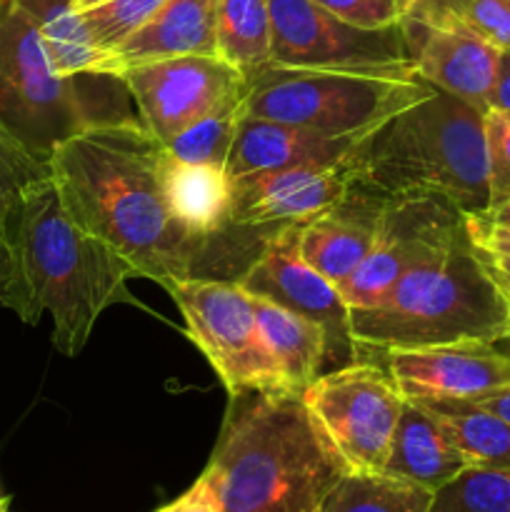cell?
<instances>
[{"label": "cell", "mask_w": 510, "mask_h": 512, "mask_svg": "<svg viewBox=\"0 0 510 512\" xmlns=\"http://www.w3.org/2000/svg\"><path fill=\"white\" fill-rule=\"evenodd\" d=\"M488 215L490 220H495V223H500V225H508L510 228V200L508 203H503V205H498V208H493V210H488Z\"/></svg>", "instance_id": "ab89813d"}, {"label": "cell", "mask_w": 510, "mask_h": 512, "mask_svg": "<svg viewBox=\"0 0 510 512\" xmlns=\"http://www.w3.org/2000/svg\"><path fill=\"white\" fill-rule=\"evenodd\" d=\"M315 3L323 5L345 23L380 30L400 25L410 0H315Z\"/></svg>", "instance_id": "d6a6232c"}, {"label": "cell", "mask_w": 510, "mask_h": 512, "mask_svg": "<svg viewBox=\"0 0 510 512\" xmlns=\"http://www.w3.org/2000/svg\"><path fill=\"white\" fill-rule=\"evenodd\" d=\"M13 258L8 305L25 325L53 318V345L75 358L110 305L135 298L133 265L98 235L80 228L65 210L53 180L23 198L3 225Z\"/></svg>", "instance_id": "7a4b0ae2"}, {"label": "cell", "mask_w": 510, "mask_h": 512, "mask_svg": "<svg viewBox=\"0 0 510 512\" xmlns=\"http://www.w3.org/2000/svg\"><path fill=\"white\" fill-rule=\"evenodd\" d=\"M243 98L245 90L243 93L230 95L228 100H223L213 110H208L203 118L190 123L183 133H178L173 140L163 143L168 155H173L180 163L218 165V168H225L230 148H233L240 115H243Z\"/></svg>", "instance_id": "4316f807"}, {"label": "cell", "mask_w": 510, "mask_h": 512, "mask_svg": "<svg viewBox=\"0 0 510 512\" xmlns=\"http://www.w3.org/2000/svg\"><path fill=\"white\" fill-rule=\"evenodd\" d=\"M355 138H330L300 125L280 123V120L240 115L230 148L225 173L230 178L263 170L295 168V165H338L348 158Z\"/></svg>", "instance_id": "ac0fdd59"}, {"label": "cell", "mask_w": 510, "mask_h": 512, "mask_svg": "<svg viewBox=\"0 0 510 512\" xmlns=\"http://www.w3.org/2000/svg\"><path fill=\"white\" fill-rule=\"evenodd\" d=\"M433 410L460 453L475 468L510 475V423L470 400H418Z\"/></svg>", "instance_id": "cb8c5ba5"}, {"label": "cell", "mask_w": 510, "mask_h": 512, "mask_svg": "<svg viewBox=\"0 0 510 512\" xmlns=\"http://www.w3.org/2000/svg\"><path fill=\"white\" fill-rule=\"evenodd\" d=\"M270 0H215L218 55L245 78L270 63Z\"/></svg>", "instance_id": "d4e9b609"}, {"label": "cell", "mask_w": 510, "mask_h": 512, "mask_svg": "<svg viewBox=\"0 0 510 512\" xmlns=\"http://www.w3.org/2000/svg\"><path fill=\"white\" fill-rule=\"evenodd\" d=\"M118 80L108 73L60 75L18 0H0V120L35 158L48 163L60 143L90 125L138 118L128 110L130 93L98 95Z\"/></svg>", "instance_id": "8992f818"}, {"label": "cell", "mask_w": 510, "mask_h": 512, "mask_svg": "<svg viewBox=\"0 0 510 512\" xmlns=\"http://www.w3.org/2000/svg\"><path fill=\"white\" fill-rule=\"evenodd\" d=\"M163 188L170 213L200 240L218 245L233 225V178L218 165L180 163L165 150Z\"/></svg>", "instance_id": "44dd1931"}, {"label": "cell", "mask_w": 510, "mask_h": 512, "mask_svg": "<svg viewBox=\"0 0 510 512\" xmlns=\"http://www.w3.org/2000/svg\"><path fill=\"white\" fill-rule=\"evenodd\" d=\"M465 468H470V463L445 433L433 410L418 400L405 398L383 473L435 493Z\"/></svg>", "instance_id": "ffe728a7"}, {"label": "cell", "mask_w": 510, "mask_h": 512, "mask_svg": "<svg viewBox=\"0 0 510 512\" xmlns=\"http://www.w3.org/2000/svg\"><path fill=\"white\" fill-rule=\"evenodd\" d=\"M255 315L265 345L278 365L290 393H300L325 373L328 365V338L318 323L295 310L283 308L268 298L253 295Z\"/></svg>", "instance_id": "7402d4cb"}, {"label": "cell", "mask_w": 510, "mask_h": 512, "mask_svg": "<svg viewBox=\"0 0 510 512\" xmlns=\"http://www.w3.org/2000/svg\"><path fill=\"white\" fill-rule=\"evenodd\" d=\"M400 30L410 65L420 78L438 90L490 110L503 50L458 20L418 8L405 10Z\"/></svg>", "instance_id": "5bb4252c"}, {"label": "cell", "mask_w": 510, "mask_h": 512, "mask_svg": "<svg viewBox=\"0 0 510 512\" xmlns=\"http://www.w3.org/2000/svg\"><path fill=\"white\" fill-rule=\"evenodd\" d=\"M178 55H218L215 0H165L143 28L105 55L98 73L118 75L133 65Z\"/></svg>", "instance_id": "d6986e66"}, {"label": "cell", "mask_w": 510, "mask_h": 512, "mask_svg": "<svg viewBox=\"0 0 510 512\" xmlns=\"http://www.w3.org/2000/svg\"><path fill=\"white\" fill-rule=\"evenodd\" d=\"M463 218L453 203L438 195L388 198L368 258L340 285L350 310L383 303L413 265L463 233Z\"/></svg>", "instance_id": "8fae6325"}, {"label": "cell", "mask_w": 510, "mask_h": 512, "mask_svg": "<svg viewBox=\"0 0 510 512\" xmlns=\"http://www.w3.org/2000/svg\"><path fill=\"white\" fill-rule=\"evenodd\" d=\"M203 470L220 512H323L350 473L303 395H240Z\"/></svg>", "instance_id": "3957f363"}, {"label": "cell", "mask_w": 510, "mask_h": 512, "mask_svg": "<svg viewBox=\"0 0 510 512\" xmlns=\"http://www.w3.org/2000/svg\"><path fill=\"white\" fill-rule=\"evenodd\" d=\"M165 0H105L80 10L90 38L105 55L123 45L138 28H143Z\"/></svg>", "instance_id": "4dcf8cb0"}, {"label": "cell", "mask_w": 510, "mask_h": 512, "mask_svg": "<svg viewBox=\"0 0 510 512\" xmlns=\"http://www.w3.org/2000/svg\"><path fill=\"white\" fill-rule=\"evenodd\" d=\"M190 343L208 358L230 398L288 390L265 345L253 293L240 280L188 278L170 285Z\"/></svg>", "instance_id": "ba28073f"}, {"label": "cell", "mask_w": 510, "mask_h": 512, "mask_svg": "<svg viewBox=\"0 0 510 512\" xmlns=\"http://www.w3.org/2000/svg\"><path fill=\"white\" fill-rule=\"evenodd\" d=\"M490 110L510 113V50H503V53H500L498 78H495L493 95H490Z\"/></svg>", "instance_id": "d590c367"}, {"label": "cell", "mask_w": 510, "mask_h": 512, "mask_svg": "<svg viewBox=\"0 0 510 512\" xmlns=\"http://www.w3.org/2000/svg\"><path fill=\"white\" fill-rule=\"evenodd\" d=\"M380 363L410 400H470L510 385V355L493 343L388 350Z\"/></svg>", "instance_id": "9a60e30c"}, {"label": "cell", "mask_w": 510, "mask_h": 512, "mask_svg": "<svg viewBox=\"0 0 510 512\" xmlns=\"http://www.w3.org/2000/svg\"><path fill=\"white\" fill-rule=\"evenodd\" d=\"M418 73H353L265 65L248 78L243 113L355 138L430 93Z\"/></svg>", "instance_id": "52a82bcc"}, {"label": "cell", "mask_w": 510, "mask_h": 512, "mask_svg": "<svg viewBox=\"0 0 510 512\" xmlns=\"http://www.w3.org/2000/svg\"><path fill=\"white\" fill-rule=\"evenodd\" d=\"M163 163L165 145L135 118L80 130L53 150L48 168L70 218L113 245L138 278L168 290L203 278L215 243L195 238L170 213Z\"/></svg>", "instance_id": "6da1fadb"}, {"label": "cell", "mask_w": 510, "mask_h": 512, "mask_svg": "<svg viewBox=\"0 0 510 512\" xmlns=\"http://www.w3.org/2000/svg\"><path fill=\"white\" fill-rule=\"evenodd\" d=\"M5 508H8V498H5V495H0V512H5Z\"/></svg>", "instance_id": "b9f144b4"}, {"label": "cell", "mask_w": 510, "mask_h": 512, "mask_svg": "<svg viewBox=\"0 0 510 512\" xmlns=\"http://www.w3.org/2000/svg\"><path fill=\"white\" fill-rule=\"evenodd\" d=\"M465 233H468L473 248L483 255L488 263L510 270V228L490 220L488 215H465Z\"/></svg>", "instance_id": "836d02e7"}, {"label": "cell", "mask_w": 510, "mask_h": 512, "mask_svg": "<svg viewBox=\"0 0 510 512\" xmlns=\"http://www.w3.org/2000/svg\"><path fill=\"white\" fill-rule=\"evenodd\" d=\"M505 115H508V118H510V113H505Z\"/></svg>", "instance_id": "7bdbcfd3"}, {"label": "cell", "mask_w": 510, "mask_h": 512, "mask_svg": "<svg viewBox=\"0 0 510 512\" xmlns=\"http://www.w3.org/2000/svg\"><path fill=\"white\" fill-rule=\"evenodd\" d=\"M38 28L50 63L65 78L98 73L105 53L90 38L83 13L73 0H18Z\"/></svg>", "instance_id": "603a6c76"}, {"label": "cell", "mask_w": 510, "mask_h": 512, "mask_svg": "<svg viewBox=\"0 0 510 512\" xmlns=\"http://www.w3.org/2000/svg\"><path fill=\"white\" fill-rule=\"evenodd\" d=\"M348 165H295L233 178L235 228H280L305 223L343 200Z\"/></svg>", "instance_id": "2e32d148"}, {"label": "cell", "mask_w": 510, "mask_h": 512, "mask_svg": "<svg viewBox=\"0 0 510 512\" xmlns=\"http://www.w3.org/2000/svg\"><path fill=\"white\" fill-rule=\"evenodd\" d=\"M350 333L358 360H378L388 350L510 340V315L463 228L413 265L383 303L350 310Z\"/></svg>", "instance_id": "5b68a950"}, {"label": "cell", "mask_w": 510, "mask_h": 512, "mask_svg": "<svg viewBox=\"0 0 510 512\" xmlns=\"http://www.w3.org/2000/svg\"><path fill=\"white\" fill-rule=\"evenodd\" d=\"M490 210L510 200V118L503 110L485 113Z\"/></svg>", "instance_id": "1f68e13d"}, {"label": "cell", "mask_w": 510, "mask_h": 512, "mask_svg": "<svg viewBox=\"0 0 510 512\" xmlns=\"http://www.w3.org/2000/svg\"><path fill=\"white\" fill-rule=\"evenodd\" d=\"M10 278H13V258H10V245L5 240L3 228H0V308L8 305Z\"/></svg>", "instance_id": "74e56055"}, {"label": "cell", "mask_w": 510, "mask_h": 512, "mask_svg": "<svg viewBox=\"0 0 510 512\" xmlns=\"http://www.w3.org/2000/svg\"><path fill=\"white\" fill-rule=\"evenodd\" d=\"M408 8L458 20L498 50H510V0H410Z\"/></svg>", "instance_id": "f546056e"}, {"label": "cell", "mask_w": 510, "mask_h": 512, "mask_svg": "<svg viewBox=\"0 0 510 512\" xmlns=\"http://www.w3.org/2000/svg\"><path fill=\"white\" fill-rule=\"evenodd\" d=\"M480 258H483V255H480ZM483 260H485V258H483ZM485 265H488V270H490V278H493L495 288H498L500 298H503L505 308H508V315H510V270H503V268H498V265L488 263V260H485Z\"/></svg>", "instance_id": "f35d334b"}, {"label": "cell", "mask_w": 510, "mask_h": 512, "mask_svg": "<svg viewBox=\"0 0 510 512\" xmlns=\"http://www.w3.org/2000/svg\"><path fill=\"white\" fill-rule=\"evenodd\" d=\"M470 403L480 405V408L490 410V413L500 415V418L510 423V385L508 388L493 390V393L478 395V398H470Z\"/></svg>", "instance_id": "8d00e7d4"}, {"label": "cell", "mask_w": 510, "mask_h": 512, "mask_svg": "<svg viewBox=\"0 0 510 512\" xmlns=\"http://www.w3.org/2000/svg\"><path fill=\"white\" fill-rule=\"evenodd\" d=\"M48 180V163L35 158L23 140L0 120V225L15 213L30 190Z\"/></svg>", "instance_id": "f1b7e54d"}, {"label": "cell", "mask_w": 510, "mask_h": 512, "mask_svg": "<svg viewBox=\"0 0 510 512\" xmlns=\"http://www.w3.org/2000/svg\"><path fill=\"white\" fill-rule=\"evenodd\" d=\"M155 512H220V503L208 475L203 473L180 498H175L173 503L163 505Z\"/></svg>", "instance_id": "e575fe53"}, {"label": "cell", "mask_w": 510, "mask_h": 512, "mask_svg": "<svg viewBox=\"0 0 510 512\" xmlns=\"http://www.w3.org/2000/svg\"><path fill=\"white\" fill-rule=\"evenodd\" d=\"M485 113L433 88L358 138L350 178L385 198L438 195L463 215L490 210Z\"/></svg>", "instance_id": "277c9868"}, {"label": "cell", "mask_w": 510, "mask_h": 512, "mask_svg": "<svg viewBox=\"0 0 510 512\" xmlns=\"http://www.w3.org/2000/svg\"><path fill=\"white\" fill-rule=\"evenodd\" d=\"M433 493L385 473H348L323 512H428Z\"/></svg>", "instance_id": "484cf974"}, {"label": "cell", "mask_w": 510, "mask_h": 512, "mask_svg": "<svg viewBox=\"0 0 510 512\" xmlns=\"http://www.w3.org/2000/svg\"><path fill=\"white\" fill-rule=\"evenodd\" d=\"M385 203V195L350 180L340 203L298 225L300 255L340 288L368 258Z\"/></svg>", "instance_id": "e0dca14e"}, {"label": "cell", "mask_w": 510, "mask_h": 512, "mask_svg": "<svg viewBox=\"0 0 510 512\" xmlns=\"http://www.w3.org/2000/svg\"><path fill=\"white\" fill-rule=\"evenodd\" d=\"M138 118L160 143L183 133L208 110L243 93L248 78L220 55H178L120 70Z\"/></svg>", "instance_id": "7c38bea8"}, {"label": "cell", "mask_w": 510, "mask_h": 512, "mask_svg": "<svg viewBox=\"0 0 510 512\" xmlns=\"http://www.w3.org/2000/svg\"><path fill=\"white\" fill-rule=\"evenodd\" d=\"M428 512H510V475L470 465L435 490Z\"/></svg>", "instance_id": "83f0119b"}, {"label": "cell", "mask_w": 510, "mask_h": 512, "mask_svg": "<svg viewBox=\"0 0 510 512\" xmlns=\"http://www.w3.org/2000/svg\"><path fill=\"white\" fill-rule=\"evenodd\" d=\"M303 403L325 430L350 473H383L405 395L393 375L373 360L318 375Z\"/></svg>", "instance_id": "9c48e42d"}, {"label": "cell", "mask_w": 510, "mask_h": 512, "mask_svg": "<svg viewBox=\"0 0 510 512\" xmlns=\"http://www.w3.org/2000/svg\"><path fill=\"white\" fill-rule=\"evenodd\" d=\"M298 225H280L265 238L240 283L253 295L268 298L318 323L328 338V363L335 368L358 360L350 333V305L333 280L320 275L298 248Z\"/></svg>", "instance_id": "4fadbf2b"}, {"label": "cell", "mask_w": 510, "mask_h": 512, "mask_svg": "<svg viewBox=\"0 0 510 512\" xmlns=\"http://www.w3.org/2000/svg\"><path fill=\"white\" fill-rule=\"evenodd\" d=\"M270 63L300 70L415 73L403 30L350 25L315 0H270Z\"/></svg>", "instance_id": "30bf717a"}, {"label": "cell", "mask_w": 510, "mask_h": 512, "mask_svg": "<svg viewBox=\"0 0 510 512\" xmlns=\"http://www.w3.org/2000/svg\"><path fill=\"white\" fill-rule=\"evenodd\" d=\"M75 5H78L80 10H88V8H93V5H98V3H105V0H73Z\"/></svg>", "instance_id": "60d3db41"}]
</instances>
